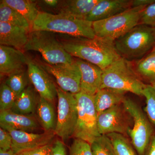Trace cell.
<instances>
[{
    "instance_id": "1",
    "label": "cell",
    "mask_w": 155,
    "mask_h": 155,
    "mask_svg": "<svg viewBox=\"0 0 155 155\" xmlns=\"http://www.w3.org/2000/svg\"><path fill=\"white\" fill-rule=\"evenodd\" d=\"M69 36L59 40L65 51L72 57L94 64L103 70L121 58L114 41L97 37L91 39Z\"/></svg>"
},
{
    "instance_id": "2",
    "label": "cell",
    "mask_w": 155,
    "mask_h": 155,
    "mask_svg": "<svg viewBox=\"0 0 155 155\" xmlns=\"http://www.w3.org/2000/svg\"><path fill=\"white\" fill-rule=\"evenodd\" d=\"M31 31H45L91 39L96 37L93 22L65 14H53L47 12L39 13L31 24Z\"/></svg>"
},
{
    "instance_id": "3",
    "label": "cell",
    "mask_w": 155,
    "mask_h": 155,
    "mask_svg": "<svg viewBox=\"0 0 155 155\" xmlns=\"http://www.w3.org/2000/svg\"><path fill=\"white\" fill-rule=\"evenodd\" d=\"M146 86L130 61L120 58L103 70L100 89L107 87L143 96V91Z\"/></svg>"
},
{
    "instance_id": "4",
    "label": "cell",
    "mask_w": 155,
    "mask_h": 155,
    "mask_svg": "<svg viewBox=\"0 0 155 155\" xmlns=\"http://www.w3.org/2000/svg\"><path fill=\"white\" fill-rule=\"evenodd\" d=\"M121 58L128 61L141 59L155 47V28L138 24L114 41Z\"/></svg>"
},
{
    "instance_id": "5",
    "label": "cell",
    "mask_w": 155,
    "mask_h": 155,
    "mask_svg": "<svg viewBox=\"0 0 155 155\" xmlns=\"http://www.w3.org/2000/svg\"><path fill=\"white\" fill-rule=\"evenodd\" d=\"M24 51L39 52L47 64L51 65L71 64L75 60L64 49L53 32L31 31Z\"/></svg>"
},
{
    "instance_id": "6",
    "label": "cell",
    "mask_w": 155,
    "mask_h": 155,
    "mask_svg": "<svg viewBox=\"0 0 155 155\" xmlns=\"http://www.w3.org/2000/svg\"><path fill=\"white\" fill-rule=\"evenodd\" d=\"M146 7H132L110 18L93 22L96 36L115 41L139 24L142 11Z\"/></svg>"
},
{
    "instance_id": "7",
    "label": "cell",
    "mask_w": 155,
    "mask_h": 155,
    "mask_svg": "<svg viewBox=\"0 0 155 155\" xmlns=\"http://www.w3.org/2000/svg\"><path fill=\"white\" fill-rule=\"evenodd\" d=\"M77 101V123L73 137L91 144L101 134L97 127V115L94 103V96L78 93Z\"/></svg>"
},
{
    "instance_id": "8",
    "label": "cell",
    "mask_w": 155,
    "mask_h": 155,
    "mask_svg": "<svg viewBox=\"0 0 155 155\" xmlns=\"http://www.w3.org/2000/svg\"><path fill=\"white\" fill-rule=\"evenodd\" d=\"M123 104L133 121L127 135L130 137V142L138 155H144L154 134L152 123L140 107L132 100L125 98Z\"/></svg>"
},
{
    "instance_id": "9",
    "label": "cell",
    "mask_w": 155,
    "mask_h": 155,
    "mask_svg": "<svg viewBox=\"0 0 155 155\" xmlns=\"http://www.w3.org/2000/svg\"><path fill=\"white\" fill-rule=\"evenodd\" d=\"M58 92V115L55 133L63 141L73 137L77 123L78 110L75 94L64 91L60 87Z\"/></svg>"
},
{
    "instance_id": "10",
    "label": "cell",
    "mask_w": 155,
    "mask_h": 155,
    "mask_svg": "<svg viewBox=\"0 0 155 155\" xmlns=\"http://www.w3.org/2000/svg\"><path fill=\"white\" fill-rule=\"evenodd\" d=\"M133 121L123 103L98 114L97 127L101 135L118 133L126 136Z\"/></svg>"
},
{
    "instance_id": "11",
    "label": "cell",
    "mask_w": 155,
    "mask_h": 155,
    "mask_svg": "<svg viewBox=\"0 0 155 155\" xmlns=\"http://www.w3.org/2000/svg\"><path fill=\"white\" fill-rule=\"evenodd\" d=\"M41 66L54 77L59 87L62 90L73 94L80 92L81 74L75 60L71 64L51 65L43 63Z\"/></svg>"
},
{
    "instance_id": "12",
    "label": "cell",
    "mask_w": 155,
    "mask_h": 155,
    "mask_svg": "<svg viewBox=\"0 0 155 155\" xmlns=\"http://www.w3.org/2000/svg\"><path fill=\"white\" fill-rule=\"evenodd\" d=\"M5 130L8 131L12 137L11 150L17 154L51 144L56 135L54 131L35 134L11 128Z\"/></svg>"
},
{
    "instance_id": "13",
    "label": "cell",
    "mask_w": 155,
    "mask_h": 155,
    "mask_svg": "<svg viewBox=\"0 0 155 155\" xmlns=\"http://www.w3.org/2000/svg\"><path fill=\"white\" fill-rule=\"evenodd\" d=\"M27 67L29 81L40 97L54 103L58 96V88L45 69L28 58Z\"/></svg>"
},
{
    "instance_id": "14",
    "label": "cell",
    "mask_w": 155,
    "mask_h": 155,
    "mask_svg": "<svg viewBox=\"0 0 155 155\" xmlns=\"http://www.w3.org/2000/svg\"><path fill=\"white\" fill-rule=\"evenodd\" d=\"M81 74V92L94 96L101 88L103 70L87 61L80 59L75 60Z\"/></svg>"
},
{
    "instance_id": "15",
    "label": "cell",
    "mask_w": 155,
    "mask_h": 155,
    "mask_svg": "<svg viewBox=\"0 0 155 155\" xmlns=\"http://www.w3.org/2000/svg\"><path fill=\"white\" fill-rule=\"evenodd\" d=\"M27 58L23 52L14 48L0 45L1 75H9L24 70Z\"/></svg>"
},
{
    "instance_id": "16",
    "label": "cell",
    "mask_w": 155,
    "mask_h": 155,
    "mask_svg": "<svg viewBox=\"0 0 155 155\" xmlns=\"http://www.w3.org/2000/svg\"><path fill=\"white\" fill-rule=\"evenodd\" d=\"M132 0H100L86 20L94 22L107 19L132 8Z\"/></svg>"
},
{
    "instance_id": "17",
    "label": "cell",
    "mask_w": 155,
    "mask_h": 155,
    "mask_svg": "<svg viewBox=\"0 0 155 155\" xmlns=\"http://www.w3.org/2000/svg\"><path fill=\"white\" fill-rule=\"evenodd\" d=\"M1 127L32 132L39 128L36 118L32 115H22L14 113L11 110L0 112Z\"/></svg>"
},
{
    "instance_id": "18",
    "label": "cell",
    "mask_w": 155,
    "mask_h": 155,
    "mask_svg": "<svg viewBox=\"0 0 155 155\" xmlns=\"http://www.w3.org/2000/svg\"><path fill=\"white\" fill-rule=\"evenodd\" d=\"M29 32L25 28L0 22V45L24 51Z\"/></svg>"
},
{
    "instance_id": "19",
    "label": "cell",
    "mask_w": 155,
    "mask_h": 155,
    "mask_svg": "<svg viewBox=\"0 0 155 155\" xmlns=\"http://www.w3.org/2000/svg\"><path fill=\"white\" fill-rule=\"evenodd\" d=\"M100 0H67L59 4V13L85 19Z\"/></svg>"
},
{
    "instance_id": "20",
    "label": "cell",
    "mask_w": 155,
    "mask_h": 155,
    "mask_svg": "<svg viewBox=\"0 0 155 155\" xmlns=\"http://www.w3.org/2000/svg\"><path fill=\"white\" fill-rule=\"evenodd\" d=\"M125 93L114 89H100L94 95L95 107L97 114L122 104L125 98Z\"/></svg>"
},
{
    "instance_id": "21",
    "label": "cell",
    "mask_w": 155,
    "mask_h": 155,
    "mask_svg": "<svg viewBox=\"0 0 155 155\" xmlns=\"http://www.w3.org/2000/svg\"><path fill=\"white\" fill-rule=\"evenodd\" d=\"M35 89L28 86L17 97L11 110L22 115H32L36 112L38 99Z\"/></svg>"
},
{
    "instance_id": "22",
    "label": "cell",
    "mask_w": 155,
    "mask_h": 155,
    "mask_svg": "<svg viewBox=\"0 0 155 155\" xmlns=\"http://www.w3.org/2000/svg\"><path fill=\"white\" fill-rule=\"evenodd\" d=\"M36 112L39 122L45 131H54L57 119L53 103L40 97Z\"/></svg>"
},
{
    "instance_id": "23",
    "label": "cell",
    "mask_w": 155,
    "mask_h": 155,
    "mask_svg": "<svg viewBox=\"0 0 155 155\" xmlns=\"http://www.w3.org/2000/svg\"><path fill=\"white\" fill-rule=\"evenodd\" d=\"M0 22L25 28L30 31L31 25L25 17L19 12L1 1Z\"/></svg>"
},
{
    "instance_id": "24",
    "label": "cell",
    "mask_w": 155,
    "mask_h": 155,
    "mask_svg": "<svg viewBox=\"0 0 155 155\" xmlns=\"http://www.w3.org/2000/svg\"><path fill=\"white\" fill-rule=\"evenodd\" d=\"M3 2L19 12L31 24L39 13L36 3L30 0H2Z\"/></svg>"
},
{
    "instance_id": "25",
    "label": "cell",
    "mask_w": 155,
    "mask_h": 155,
    "mask_svg": "<svg viewBox=\"0 0 155 155\" xmlns=\"http://www.w3.org/2000/svg\"><path fill=\"white\" fill-rule=\"evenodd\" d=\"M136 71L139 75L149 80L150 83L155 78V48L140 60L136 64Z\"/></svg>"
},
{
    "instance_id": "26",
    "label": "cell",
    "mask_w": 155,
    "mask_h": 155,
    "mask_svg": "<svg viewBox=\"0 0 155 155\" xmlns=\"http://www.w3.org/2000/svg\"><path fill=\"white\" fill-rule=\"evenodd\" d=\"M110 140L115 155H138L126 136L118 133L107 135Z\"/></svg>"
},
{
    "instance_id": "27",
    "label": "cell",
    "mask_w": 155,
    "mask_h": 155,
    "mask_svg": "<svg viewBox=\"0 0 155 155\" xmlns=\"http://www.w3.org/2000/svg\"><path fill=\"white\" fill-rule=\"evenodd\" d=\"M28 81V71L24 69L9 75L5 84L18 97L27 87Z\"/></svg>"
},
{
    "instance_id": "28",
    "label": "cell",
    "mask_w": 155,
    "mask_h": 155,
    "mask_svg": "<svg viewBox=\"0 0 155 155\" xmlns=\"http://www.w3.org/2000/svg\"><path fill=\"white\" fill-rule=\"evenodd\" d=\"M91 146L93 155H115L110 140L107 135L100 136Z\"/></svg>"
},
{
    "instance_id": "29",
    "label": "cell",
    "mask_w": 155,
    "mask_h": 155,
    "mask_svg": "<svg viewBox=\"0 0 155 155\" xmlns=\"http://www.w3.org/2000/svg\"><path fill=\"white\" fill-rule=\"evenodd\" d=\"M17 96L5 83L1 85L0 89V111L11 110Z\"/></svg>"
},
{
    "instance_id": "30",
    "label": "cell",
    "mask_w": 155,
    "mask_h": 155,
    "mask_svg": "<svg viewBox=\"0 0 155 155\" xmlns=\"http://www.w3.org/2000/svg\"><path fill=\"white\" fill-rule=\"evenodd\" d=\"M142 94L146 99L145 111L147 116L152 124L155 126V91L150 85L147 84Z\"/></svg>"
},
{
    "instance_id": "31",
    "label": "cell",
    "mask_w": 155,
    "mask_h": 155,
    "mask_svg": "<svg viewBox=\"0 0 155 155\" xmlns=\"http://www.w3.org/2000/svg\"><path fill=\"white\" fill-rule=\"evenodd\" d=\"M69 155H93L91 146L87 142L75 138L69 148Z\"/></svg>"
},
{
    "instance_id": "32",
    "label": "cell",
    "mask_w": 155,
    "mask_h": 155,
    "mask_svg": "<svg viewBox=\"0 0 155 155\" xmlns=\"http://www.w3.org/2000/svg\"><path fill=\"white\" fill-rule=\"evenodd\" d=\"M155 28V2L142 11L139 24Z\"/></svg>"
},
{
    "instance_id": "33",
    "label": "cell",
    "mask_w": 155,
    "mask_h": 155,
    "mask_svg": "<svg viewBox=\"0 0 155 155\" xmlns=\"http://www.w3.org/2000/svg\"><path fill=\"white\" fill-rule=\"evenodd\" d=\"M12 138L8 130L1 127L0 128V149L8 151L11 149Z\"/></svg>"
},
{
    "instance_id": "34",
    "label": "cell",
    "mask_w": 155,
    "mask_h": 155,
    "mask_svg": "<svg viewBox=\"0 0 155 155\" xmlns=\"http://www.w3.org/2000/svg\"><path fill=\"white\" fill-rule=\"evenodd\" d=\"M53 144H49L35 149L25 151L18 154V155H51Z\"/></svg>"
},
{
    "instance_id": "35",
    "label": "cell",
    "mask_w": 155,
    "mask_h": 155,
    "mask_svg": "<svg viewBox=\"0 0 155 155\" xmlns=\"http://www.w3.org/2000/svg\"><path fill=\"white\" fill-rule=\"evenodd\" d=\"M51 155H67L66 147L61 140H57L53 144Z\"/></svg>"
},
{
    "instance_id": "36",
    "label": "cell",
    "mask_w": 155,
    "mask_h": 155,
    "mask_svg": "<svg viewBox=\"0 0 155 155\" xmlns=\"http://www.w3.org/2000/svg\"><path fill=\"white\" fill-rule=\"evenodd\" d=\"M155 2V0H132L131 6L132 8L147 7Z\"/></svg>"
},
{
    "instance_id": "37",
    "label": "cell",
    "mask_w": 155,
    "mask_h": 155,
    "mask_svg": "<svg viewBox=\"0 0 155 155\" xmlns=\"http://www.w3.org/2000/svg\"><path fill=\"white\" fill-rule=\"evenodd\" d=\"M144 155H155V134L152 137Z\"/></svg>"
},
{
    "instance_id": "38",
    "label": "cell",
    "mask_w": 155,
    "mask_h": 155,
    "mask_svg": "<svg viewBox=\"0 0 155 155\" xmlns=\"http://www.w3.org/2000/svg\"><path fill=\"white\" fill-rule=\"evenodd\" d=\"M44 2L50 7H54L58 6L60 2L57 0H45Z\"/></svg>"
},
{
    "instance_id": "39",
    "label": "cell",
    "mask_w": 155,
    "mask_h": 155,
    "mask_svg": "<svg viewBox=\"0 0 155 155\" xmlns=\"http://www.w3.org/2000/svg\"><path fill=\"white\" fill-rule=\"evenodd\" d=\"M0 155H18L14 152L12 150L4 151L0 149Z\"/></svg>"
},
{
    "instance_id": "40",
    "label": "cell",
    "mask_w": 155,
    "mask_h": 155,
    "mask_svg": "<svg viewBox=\"0 0 155 155\" xmlns=\"http://www.w3.org/2000/svg\"><path fill=\"white\" fill-rule=\"evenodd\" d=\"M150 85L152 86V87H153V89L155 91V78L154 80L151 83Z\"/></svg>"
},
{
    "instance_id": "41",
    "label": "cell",
    "mask_w": 155,
    "mask_h": 155,
    "mask_svg": "<svg viewBox=\"0 0 155 155\" xmlns=\"http://www.w3.org/2000/svg\"><path fill=\"white\" fill-rule=\"evenodd\" d=\"M154 48H155V47Z\"/></svg>"
}]
</instances>
